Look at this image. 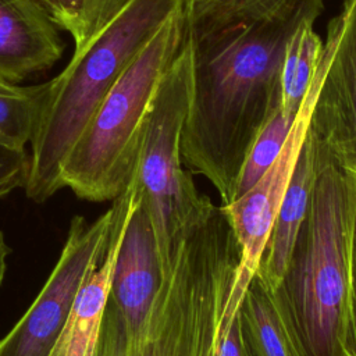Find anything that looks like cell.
Masks as SVG:
<instances>
[{
  "label": "cell",
  "mask_w": 356,
  "mask_h": 356,
  "mask_svg": "<svg viewBox=\"0 0 356 356\" xmlns=\"http://www.w3.org/2000/svg\"><path fill=\"white\" fill-rule=\"evenodd\" d=\"M323 0H289L270 17L217 31L195 40L192 83L181 154L184 165L203 175L221 204L235 199L245 159L280 107V70L296 26L318 18Z\"/></svg>",
  "instance_id": "cell-1"
},
{
  "label": "cell",
  "mask_w": 356,
  "mask_h": 356,
  "mask_svg": "<svg viewBox=\"0 0 356 356\" xmlns=\"http://www.w3.org/2000/svg\"><path fill=\"white\" fill-rule=\"evenodd\" d=\"M239 261L238 241L225 222L192 221L143 321L129 325L108 298L90 356H217Z\"/></svg>",
  "instance_id": "cell-2"
},
{
  "label": "cell",
  "mask_w": 356,
  "mask_h": 356,
  "mask_svg": "<svg viewBox=\"0 0 356 356\" xmlns=\"http://www.w3.org/2000/svg\"><path fill=\"white\" fill-rule=\"evenodd\" d=\"M321 150L306 217L285 273L270 291L292 356H348L345 323L356 175Z\"/></svg>",
  "instance_id": "cell-3"
},
{
  "label": "cell",
  "mask_w": 356,
  "mask_h": 356,
  "mask_svg": "<svg viewBox=\"0 0 356 356\" xmlns=\"http://www.w3.org/2000/svg\"><path fill=\"white\" fill-rule=\"evenodd\" d=\"M181 6L182 0H127L49 81L29 145L24 189L31 200L43 203L63 189V165L83 128L132 60Z\"/></svg>",
  "instance_id": "cell-4"
},
{
  "label": "cell",
  "mask_w": 356,
  "mask_h": 356,
  "mask_svg": "<svg viewBox=\"0 0 356 356\" xmlns=\"http://www.w3.org/2000/svg\"><path fill=\"white\" fill-rule=\"evenodd\" d=\"M184 39L181 6L132 60L83 128L63 165V188L89 202H113L128 188L152 99Z\"/></svg>",
  "instance_id": "cell-5"
},
{
  "label": "cell",
  "mask_w": 356,
  "mask_h": 356,
  "mask_svg": "<svg viewBox=\"0 0 356 356\" xmlns=\"http://www.w3.org/2000/svg\"><path fill=\"white\" fill-rule=\"evenodd\" d=\"M191 83L192 47L185 35L152 99L134 175L152 220L161 273L168 266L181 234L204 200L185 170L181 154Z\"/></svg>",
  "instance_id": "cell-6"
},
{
  "label": "cell",
  "mask_w": 356,
  "mask_h": 356,
  "mask_svg": "<svg viewBox=\"0 0 356 356\" xmlns=\"http://www.w3.org/2000/svg\"><path fill=\"white\" fill-rule=\"evenodd\" d=\"M113 206L89 222L74 216L49 278L29 309L0 339V356H51L67 324L76 293L104 252Z\"/></svg>",
  "instance_id": "cell-7"
},
{
  "label": "cell",
  "mask_w": 356,
  "mask_h": 356,
  "mask_svg": "<svg viewBox=\"0 0 356 356\" xmlns=\"http://www.w3.org/2000/svg\"><path fill=\"white\" fill-rule=\"evenodd\" d=\"M324 67L325 49L323 50L314 82L293 121L289 136L277 160L267 168V171L250 189L234 199L231 203L225 206L221 204L229 218L241 249L239 267L228 302L225 305L222 318V338L231 321L236 316L249 282L256 275L261 254L267 245L280 206L284 200L285 191L288 188L298 154L309 128L310 113L317 88L324 72Z\"/></svg>",
  "instance_id": "cell-8"
},
{
  "label": "cell",
  "mask_w": 356,
  "mask_h": 356,
  "mask_svg": "<svg viewBox=\"0 0 356 356\" xmlns=\"http://www.w3.org/2000/svg\"><path fill=\"white\" fill-rule=\"evenodd\" d=\"M325 33L309 131L338 167L356 175V0H342Z\"/></svg>",
  "instance_id": "cell-9"
},
{
  "label": "cell",
  "mask_w": 356,
  "mask_h": 356,
  "mask_svg": "<svg viewBox=\"0 0 356 356\" xmlns=\"http://www.w3.org/2000/svg\"><path fill=\"white\" fill-rule=\"evenodd\" d=\"M138 200L135 177L113 200V221L100 259L88 271L51 356H90L108 300L111 275L125 225Z\"/></svg>",
  "instance_id": "cell-10"
},
{
  "label": "cell",
  "mask_w": 356,
  "mask_h": 356,
  "mask_svg": "<svg viewBox=\"0 0 356 356\" xmlns=\"http://www.w3.org/2000/svg\"><path fill=\"white\" fill-rule=\"evenodd\" d=\"M60 28L39 0H0V78L19 83L64 53Z\"/></svg>",
  "instance_id": "cell-11"
},
{
  "label": "cell",
  "mask_w": 356,
  "mask_h": 356,
  "mask_svg": "<svg viewBox=\"0 0 356 356\" xmlns=\"http://www.w3.org/2000/svg\"><path fill=\"white\" fill-rule=\"evenodd\" d=\"M161 281V266L149 211L140 197L125 225L111 275L108 298L125 321L136 327L146 317Z\"/></svg>",
  "instance_id": "cell-12"
},
{
  "label": "cell",
  "mask_w": 356,
  "mask_h": 356,
  "mask_svg": "<svg viewBox=\"0 0 356 356\" xmlns=\"http://www.w3.org/2000/svg\"><path fill=\"white\" fill-rule=\"evenodd\" d=\"M321 159L323 150L307 128L284 200L256 271V275L268 291L278 285L285 273L296 235L309 209Z\"/></svg>",
  "instance_id": "cell-13"
},
{
  "label": "cell",
  "mask_w": 356,
  "mask_h": 356,
  "mask_svg": "<svg viewBox=\"0 0 356 356\" xmlns=\"http://www.w3.org/2000/svg\"><path fill=\"white\" fill-rule=\"evenodd\" d=\"M316 18L302 21L286 40L280 70V107L296 115L314 82L324 42L314 31Z\"/></svg>",
  "instance_id": "cell-14"
},
{
  "label": "cell",
  "mask_w": 356,
  "mask_h": 356,
  "mask_svg": "<svg viewBox=\"0 0 356 356\" xmlns=\"http://www.w3.org/2000/svg\"><path fill=\"white\" fill-rule=\"evenodd\" d=\"M248 356H292L270 291L254 275L236 312Z\"/></svg>",
  "instance_id": "cell-15"
},
{
  "label": "cell",
  "mask_w": 356,
  "mask_h": 356,
  "mask_svg": "<svg viewBox=\"0 0 356 356\" xmlns=\"http://www.w3.org/2000/svg\"><path fill=\"white\" fill-rule=\"evenodd\" d=\"M50 82L19 85L0 78V146L26 152L44 107Z\"/></svg>",
  "instance_id": "cell-16"
},
{
  "label": "cell",
  "mask_w": 356,
  "mask_h": 356,
  "mask_svg": "<svg viewBox=\"0 0 356 356\" xmlns=\"http://www.w3.org/2000/svg\"><path fill=\"white\" fill-rule=\"evenodd\" d=\"M289 0H182L185 35L195 40L273 15Z\"/></svg>",
  "instance_id": "cell-17"
},
{
  "label": "cell",
  "mask_w": 356,
  "mask_h": 356,
  "mask_svg": "<svg viewBox=\"0 0 356 356\" xmlns=\"http://www.w3.org/2000/svg\"><path fill=\"white\" fill-rule=\"evenodd\" d=\"M56 25L65 31L72 42L74 51L88 40L121 7L120 0H39Z\"/></svg>",
  "instance_id": "cell-18"
},
{
  "label": "cell",
  "mask_w": 356,
  "mask_h": 356,
  "mask_svg": "<svg viewBox=\"0 0 356 356\" xmlns=\"http://www.w3.org/2000/svg\"><path fill=\"white\" fill-rule=\"evenodd\" d=\"M296 115H289L278 107L263 127L245 159L236 184L235 199L250 189L277 160L289 136Z\"/></svg>",
  "instance_id": "cell-19"
},
{
  "label": "cell",
  "mask_w": 356,
  "mask_h": 356,
  "mask_svg": "<svg viewBox=\"0 0 356 356\" xmlns=\"http://www.w3.org/2000/svg\"><path fill=\"white\" fill-rule=\"evenodd\" d=\"M29 172V153L0 146V199L24 188Z\"/></svg>",
  "instance_id": "cell-20"
},
{
  "label": "cell",
  "mask_w": 356,
  "mask_h": 356,
  "mask_svg": "<svg viewBox=\"0 0 356 356\" xmlns=\"http://www.w3.org/2000/svg\"><path fill=\"white\" fill-rule=\"evenodd\" d=\"M345 349L348 356H356V207L350 232L349 252V282L345 323Z\"/></svg>",
  "instance_id": "cell-21"
},
{
  "label": "cell",
  "mask_w": 356,
  "mask_h": 356,
  "mask_svg": "<svg viewBox=\"0 0 356 356\" xmlns=\"http://www.w3.org/2000/svg\"><path fill=\"white\" fill-rule=\"evenodd\" d=\"M217 356H248L238 317L231 321L218 349Z\"/></svg>",
  "instance_id": "cell-22"
},
{
  "label": "cell",
  "mask_w": 356,
  "mask_h": 356,
  "mask_svg": "<svg viewBox=\"0 0 356 356\" xmlns=\"http://www.w3.org/2000/svg\"><path fill=\"white\" fill-rule=\"evenodd\" d=\"M11 253V248L6 242L4 234L0 231V288L3 285L4 277H6V270H7V259Z\"/></svg>",
  "instance_id": "cell-23"
},
{
  "label": "cell",
  "mask_w": 356,
  "mask_h": 356,
  "mask_svg": "<svg viewBox=\"0 0 356 356\" xmlns=\"http://www.w3.org/2000/svg\"><path fill=\"white\" fill-rule=\"evenodd\" d=\"M120 1H121V6H122V4H124L127 0H120Z\"/></svg>",
  "instance_id": "cell-24"
}]
</instances>
